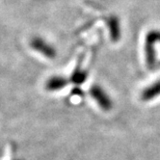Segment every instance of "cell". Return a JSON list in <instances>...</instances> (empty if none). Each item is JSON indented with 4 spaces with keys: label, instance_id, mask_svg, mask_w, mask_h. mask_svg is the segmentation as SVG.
<instances>
[{
    "label": "cell",
    "instance_id": "1",
    "mask_svg": "<svg viewBox=\"0 0 160 160\" xmlns=\"http://www.w3.org/2000/svg\"><path fill=\"white\" fill-rule=\"evenodd\" d=\"M156 42H160V30L154 29L148 31L145 38V58L147 67L151 71L154 70L157 64L155 51Z\"/></svg>",
    "mask_w": 160,
    "mask_h": 160
},
{
    "label": "cell",
    "instance_id": "2",
    "mask_svg": "<svg viewBox=\"0 0 160 160\" xmlns=\"http://www.w3.org/2000/svg\"><path fill=\"white\" fill-rule=\"evenodd\" d=\"M30 47L32 49L39 52L48 59H54L57 56L56 48L42 37H34L30 41Z\"/></svg>",
    "mask_w": 160,
    "mask_h": 160
},
{
    "label": "cell",
    "instance_id": "3",
    "mask_svg": "<svg viewBox=\"0 0 160 160\" xmlns=\"http://www.w3.org/2000/svg\"><path fill=\"white\" fill-rule=\"evenodd\" d=\"M90 95L94 100L104 111H110L113 108V102L106 91L99 85H93L90 89Z\"/></svg>",
    "mask_w": 160,
    "mask_h": 160
},
{
    "label": "cell",
    "instance_id": "4",
    "mask_svg": "<svg viewBox=\"0 0 160 160\" xmlns=\"http://www.w3.org/2000/svg\"><path fill=\"white\" fill-rule=\"evenodd\" d=\"M107 26L109 29V35L112 42H117L120 41L122 32H121V23L120 19L116 16H110L107 18Z\"/></svg>",
    "mask_w": 160,
    "mask_h": 160
},
{
    "label": "cell",
    "instance_id": "5",
    "mask_svg": "<svg viewBox=\"0 0 160 160\" xmlns=\"http://www.w3.org/2000/svg\"><path fill=\"white\" fill-rule=\"evenodd\" d=\"M70 82V79L66 78L62 75H53L50 78L48 79L47 83H45V89L48 92H56V91H60L64 89Z\"/></svg>",
    "mask_w": 160,
    "mask_h": 160
},
{
    "label": "cell",
    "instance_id": "6",
    "mask_svg": "<svg viewBox=\"0 0 160 160\" xmlns=\"http://www.w3.org/2000/svg\"><path fill=\"white\" fill-rule=\"evenodd\" d=\"M158 96H160V80L144 89L141 94V98L143 101H150Z\"/></svg>",
    "mask_w": 160,
    "mask_h": 160
},
{
    "label": "cell",
    "instance_id": "7",
    "mask_svg": "<svg viewBox=\"0 0 160 160\" xmlns=\"http://www.w3.org/2000/svg\"><path fill=\"white\" fill-rule=\"evenodd\" d=\"M87 78H88V72L85 70L80 68H75V70L72 72L70 77V82H72L76 86H79L83 84L87 80Z\"/></svg>",
    "mask_w": 160,
    "mask_h": 160
},
{
    "label": "cell",
    "instance_id": "8",
    "mask_svg": "<svg viewBox=\"0 0 160 160\" xmlns=\"http://www.w3.org/2000/svg\"><path fill=\"white\" fill-rule=\"evenodd\" d=\"M72 94H74V95H80V96H81V95H83V92H82V91L81 90H80V89H73L72 90Z\"/></svg>",
    "mask_w": 160,
    "mask_h": 160
},
{
    "label": "cell",
    "instance_id": "9",
    "mask_svg": "<svg viewBox=\"0 0 160 160\" xmlns=\"http://www.w3.org/2000/svg\"><path fill=\"white\" fill-rule=\"evenodd\" d=\"M16 160H21V159H16Z\"/></svg>",
    "mask_w": 160,
    "mask_h": 160
}]
</instances>
